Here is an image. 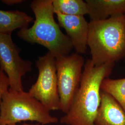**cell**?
I'll return each instance as SVG.
<instances>
[{
    "label": "cell",
    "instance_id": "obj_16",
    "mask_svg": "<svg viewBox=\"0 0 125 125\" xmlns=\"http://www.w3.org/2000/svg\"><path fill=\"white\" fill-rule=\"evenodd\" d=\"M42 125L40 124H24L23 125Z\"/></svg>",
    "mask_w": 125,
    "mask_h": 125
},
{
    "label": "cell",
    "instance_id": "obj_4",
    "mask_svg": "<svg viewBox=\"0 0 125 125\" xmlns=\"http://www.w3.org/2000/svg\"><path fill=\"white\" fill-rule=\"evenodd\" d=\"M25 121L45 125L57 123L58 120L28 92L6 90L0 105V125H15Z\"/></svg>",
    "mask_w": 125,
    "mask_h": 125
},
{
    "label": "cell",
    "instance_id": "obj_2",
    "mask_svg": "<svg viewBox=\"0 0 125 125\" xmlns=\"http://www.w3.org/2000/svg\"><path fill=\"white\" fill-rule=\"evenodd\" d=\"M31 7L35 17L34 23L29 28L19 30L18 37L28 43L45 47L55 57L70 54L73 47L55 20L52 0H34Z\"/></svg>",
    "mask_w": 125,
    "mask_h": 125
},
{
    "label": "cell",
    "instance_id": "obj_13",
    "mask_svg": "<svg viewBox=\"0 0 125 125\" xmlns=\"http://www.w3.org/2000/svg\"><path fill=\"white\" fill-rule=\"evenodd\" d=\"M101 90L112 96L125 110V78L104 79L102 83Z\"/></svg>",
    "mask_w": 125,
    "mask_h": 125
},
{
    "label": "cell",
    "instance_id": "obj_10",
    "mask_svg": "<svg viewBox=\"0 0 125 125\" xmlns=\"http://www.w3.org/2000/svg\"><path fill=\"white\" fill-rule=\"evenodd\" d=\"M90 21L125 15V0H86Z\"/></svg>",
    "mask_w": 125,
    "mask_h": 125
},
{
    "label": "cell",
    "instance_id": "obj_12",
    "mask_svg": "<svg viewBox=\"0 0 125 125\" xmlns=\"http://www.w3.org/2000/svg\"><path fill=\"white\" fill-rule=\"evenodd\" d=\"M55 14L70 16H84L89 14V7L83 0H52Z\"/></svg>",
    "mask_w": 125,
    "mask_h": 125
},
{
    "label": "cell",
    "instance_id": "obj_11",
    "mask_svg": "<svg viewBox=\"0 0 125 125\" xmlns=\"http://www.w3.org/2000/svg\"><path fill=\"white\" fill-rule=\"evenodd\" d=\"M33 18L20 11L0 9V33L11 34L14 30L28 28Z\"/></svg>",
    "mask_w": 125,
    "mask_h": 125
},
{
    "label": "cell",
    "instance_id": "obj_14",
    "mask_svg": "<svg viewBox=\"0 0 125 125\" xmlns=\"http://www.w3.org/2000/svg\"><path fill=\"white\" fill-rule=\"evenodd\" d=\"M9 79L4 72L0 69V105L5 91L9 88Z\"/></svg>",
    "mask_w": 125,
    "mask_h": 125
},
{
    "label": "cell",
    "instance_id": "obj_6",
    "mask_svg": "<svg viewBox=\"0 0 125 125\" xmlns=\"http://www.w3.org/2000/svg\"><path fill=\"white\" fill-rule=\"evenodd\" d=\"M36 67L38 77L28 92L49 111L60 110L55 56L48 52L39 58Z\"/></svg>",
    "mask_w": 125,
    "mask_h": 125
},
{
    "label": "cell",
    "instance_id": "obj_3",
    "mask_svg": "<svg viewBox=\"0 0 125 125\" xmlns=\"http://www.w3.org/2000/svg\"><path fill=\"white\" fill-rule=\"evenodd\" d=\"M88 46L95 66L125 58V15L90 21Z\"/></svg>",
    "mask_w": 125,
    "mask_h": 125
},
{
    "label": "cell",
    "instance_id": "obj_5",
    "mask_svg": "<svg viewBox=\"0 0 125 125\" xmlns=\"http://www.w3.org/2000/svg\"><path fill=\"white\" fill-rule=\"evenodd\" d=\"M56 58L60 110L69 111L79 88L85 61L76 52Z\"/></svg>",
    "mask_w": 125,
    "mask_h": 125
},
{
    "label": "cell",
    "instance_id": "obj_15",
    "mask_svg": "<svg viewBox=\"0 0 125 125\" xmlns=\"http://www.w3.org/2000/svg\"><path fill=\"white\" fill-rule=\"evenodd\" d=\"M1 1L8 5L16 4L20 3H21L23 1L22 0H3Z\"/></svg>",
    "mask_w": 125,
    "mask_h": 125
},
{
    "label": "cell",
    "instance_id": "obj_1",
    "mask_svg": "<svg viewBox=\"0 0 125 125\" xmlns=\"http://www.w3.org/2000/svg\"><path fill=\"white\" fill-rule=\"evenodd\" d=\"M115 65L109 62L95 66L90 59L85 62L80 84L69 111L60 122L67 125H94L101 102V85Z\"/></svg>",
    "mask_w": 125,
    "mask_h": 125
},
{
    "label": "cell",
    "instance_id": "obj_7",
    "mask_svg": "<svg viewBox=\"0 0 125 125\" xmlns=\"http://www.w3.org/2000/svg\"><path fill=\"white\" fill-rule=\"evenodd\" d=\"M0 69L9 79V89L23 90L22 77L31 71V62L21 58L11 34L0 33Z\"/></svg>",
    "mask_w": 125,
    "mask_h": 125
},
{
    "label": "cell",
    "instance_id": "obj_8",
    "mask_svg": "<svg viewBox=\"0 0 125 125\" xmlns=\"http://www.w3.org/2000/svg\"><path fill=\"white\" fill-rule=\"evenodd\" d=\"M60 27L63 28L76 52L84 54L88 47L89 23L84 16H70L56 13Z\"/></svg>",
    "mask_w": 125,
    "mask_h": 125
},
{
    "label": "cell",
    "instance_id": "obj_17",
    "mask_svg": "<svg viewBox=\"0 0 125 125\" xmlns=\"http://www.w3.org/2000/svg\"><path fill=\"white\" fill-rule=\"evenodd\" d=\"M124 59H125V58H124Z\"/></svg>",
    "mask_w": 125,
    "mask_h": 125
},
{
    "label": "cell",
    "instance_id": "obj_9",
    "mask_svg": "<svg viewBox=\"0 0 125 125\" xmlns=\"http://www.w3.org/2000/svg\"><path fill=\"white\" fill-rule=\"evenodd\" d=\"M94 125H125V110L112 96L102 91Z\"/></svg>",
    "mask_w": 125,
    "mask_h": 125
}]
</instances>
